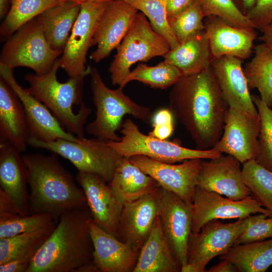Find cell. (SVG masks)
<instances>
[{
  "mask_svg": "<svg viewBox=\"0 0 272 272\" xmlns=\"http://www.w3.org/2000/svg\"><path fill=\"white\" fill-rule=\"evenodd\" d=\"M169 109L184 126L197 149L212 148L224 129L228 105L211 66L183 75L172 86Z\"/></svg>",
  "mask_w": 272,
  "mask_h": 272,
  "instance_id": "obj_1",
  "label": "cell"
},
{
  "mask_svg": "<svg viewBox=\"0 0 272 272\" xmlns=\"http://www.w3.org/2000/svg\"><path fill=\"white\" fill-rule=\"evenodd\" d=\"M87 204L69 210L34 256L27 272H76L93 262V245Z\"/></svg>",
  "mask_w": 272,
  "mask_h": 272,
  "instance_id": "obj_2",
  "label": "cell"
},
{
  "mask_svg": "<svg viewBox=\"0 0 272 272\" xmlns=\"http://www.w3.org/2000/svg\"><path fill=\"white\" fill-rule=\"evenodd\" d=\"M52 153L22 156L28 172L29 215L47 213L57 224L66 211L87 204L82 188Z\"/></svg>",
  "mask_w": 272,
  "mask_h": 272,
  "instance_id": "obj_3",
  "label": "cell"
},
{
  "mask_svg": "<svg viewBox=\"0 0 272 272\" xmlns=\"http://www.w3.org/2000/svg\"><path fill=\"white\" fill-rule=\"evenodd\" d=\"M60 66L58 58L50 70L44 75L26 74L25 79L29 87L26 90L52 111L67 132L83 138L84 125L92 111L82 101L84 81L90 75L92 67L88 66L83 74L60 83L56 77Z\"/></svg>",
  "mask_w": 272,
  "mask_h": 272,
  "instance_id": "obj_4",
  "label": "cell"
},
{
  "mask_svg": "<svg viewBox=\"0 0 272 272\" xmlns=\"http://www.w3.org/2000/svg\"><path fill=\"white\" fill-rule=\"evenodd\" d=\"M90 76L96 112L95 119L85 128L88 134L103 141L118 142L121 137L116 132L125 115H131L147 124L151 122L153 113L150 108L132 101L124 93L123 88H109L97 69L92 67Z\"/></svg>",
  "mask_w": 272,
  "mask_h": 272,
  "instance_id": "obj_5",
  "label": "cell"
},
{
  "mask_svg": "<svg viewBox=\"0 0 272 272\" xmlns=\"http://www.w3.org/2000/svg\"><path fill=\"white\" fill-rule=\"evenodd\" d=\"M116 49L108 71L112 84L123 88L129 83L133 64L164 56L171 48L167 41L153 29L146 16L140 12Z\"/></svg>",
  "mask_w": 272,
  "mask_h": 272,
  "instance_id": "obj_6",
  "label": "cell"
},
{
  "mask_svg": "<svg viewBox=\"0 0 272 272\" xmlns=\"http://www.w3.org/2000/svg\"><path fill=\"white\" fill-rule=\"evenodd\" d=\"M29 145L48 150L67 159L78 172L91 173L108 183L123 157L107 141L80 138L76 142L58 139L44 142L30 138Z\"/></svg>",
  "mask_w": 272,
  "mask_h": 272,
  "instance_id": "obj_7",
  "label": "cell"
},
{
  "mask_svg": "<svg viewBox=\"0 0 272 272\" xmlns=\"http://www.w3.org/2000/svg\"><path fill=\"white\" fill-rule=\"evenodd\" d=\"M62 53L51 48L36 17L7 39L1 54L0 64L13 70L19 66L29 67L35 74L42 75L50 70Z\"/></svg>",
  "mask_w": 272,
  "mask_h": 272,
  "instance_id": "obj_8",
  "label": "cell"
},
{
  "mask_svg": "<svg viewBox=\"0 0 272 272\" xmlns=\"http://www.w3.org/2000/svg\"><path fill=\"white\" fill-rule=\"evenodd\" d=\"M121 140L109 141L107 144L121 156L128 158L142 155L157 161L174 164L192 159H211L222 153L212 148L207 150L192 149L142 133L130 119L121 124Z\"/></svg>",
  "mask_w": 272,
  "mask_h": 272,
  "instance_id": "obj_9",
  "label": "cell"
},
{
  "mask_svg": "<svg viewBox=\"0 0 272 272\" xmlns=\"http://www.w3.org/2000/svg\"><path fill=\"white\" fill-rule=\"evenodd\" d=\"M247 224V217L232 223L209 221L189 237L187 262L181 272H205L209 262L227 253L235 244Z\"/></svg>",
  "mask_w": 272,
  "mask_h": 272,
  "instance_id": "obj_10",
  "label": "cell"
},
{
  "mask_svg": "<svg viewBox=\"0 0 272 272\" xmlns=\"http://www.w3.org/2000/svg\"><path fill=\"white\" fill-rule=\"evenodd\" d=\"M191 233L198 232L204 224L213 220L241 219L262 213L272 217L251 195L240 200H234L218 193L196 186L191 204Z\"/></svg>",
  "mask_w": 272,
  "mask_h": 272,
  "instance_id": "obj_11",
  "label": "cell"
},
{
  "mask_svg": "<svg viewBox=\"0 0 272 272\" xmlns=\"http://www.w3.org/2000/svg\"><path fill=\"white\" fill-rule=\"evenodd\" d=\"M108 1L87 2L81 4L79 15L71 30L60 59V67L70 77L84 73L86 56L97 23Z\"/></svg>",
  "mask_w": 272,
  "mask_h": 272,
  "instance_id": "obj_12",
  "label": "cell"
},
{
  "mask_svg": "<svg viewBox=\"0 0 272 272\" xmlns=\"http://www.w3.org/2000/svg\"><path fill=\"white\" fill-rule=\"evenodd\" d=\"M159 199V216L162 229L181 269L187 262L192 224L191 205L161 187Z\"/></svg>",
  "mask_w": 272,
  "mask_h": 272,
  "instance_id": "obj_13",
  "label": "cell"
},
{
  "mask_svg": "<svg viewBox=\"0 0 272 272\" xmlns=\"http://www.w3.org/2000/svg\"><path fill=\"white\" fill-rule=\"evenodd\" d=\"M129 159L155 180L161 187L192 204L202 159L187 160L179 164L163 162L142 155L133 156Z\"/></svg>",
  "mask_w": 272,
  "mask_h": 272,
  "instance_id": "obj_14",
  "label": "cell"
},
{
  "mask_svg": "<svg viewBox=\"0 0 272 272\" xmlns=\"http://www.w3.org/2000/svg\"><path fill=\"white\" fill-rule=\"evenodd\" d=\"M0 75L11 87L24 107L30 138L49 142L58 139L79 142L80 138L66 131L58 120L41 102L30 94L17 82L13 69L0 64Z\"/></svg>",
  "mask_w": 272,
  "mask_h": 272,
  "instance_id": "obj_15",
  "label": "cell"
},
{
  "mask_svg": "<svg viewBox=\"0 0 272 272\" xmlns=\"http://www.w3.org/2000/svg\"><path fill=\"white\" fill-rule=\"evenodd\" d=\"M259 131L258 117L229 107L222 135L212 149L231 155L243 164L255 158Z\"/></svg>",
  "mask_w": 272,
  "mask_h": 272,
  "instance_id": "obj_16",
  "label": "cell"
},
{
  "mask_svg": "<svg viewBox=\"0 0 272 272\" xmlns=\"http://www.w3.org/2000/svg\"><path fill=\"white\" fill-rule=\"evenodd\" d=\"M138 10L123 0L108 1L96 27L90 58L98 63L116 49L128 32Z\"/></svg>",
  "mask_w": 272,
  "mask_h": 272,
  "instance_id": "obj_17",
  "label": "cell"
},
{
  "mask_svg": "<svg viewBox=\"0 0 272 272\" xmlns=\"http://www.w3.org/2000/svg\"><path fill=\"white\" fill-rule=\"evenodd\" d=\"M202 159L196 180V186L234 200L250 195V190L242 178L241 163L233 156L221 155Z\"/></svg>",
  "mask_w": 272,
  "mask_h": 272,
  "instance_id": "obj_18",
  "label": "cell"
},
{
  "mask_svg": "<svg viewBox=\"0 0 272 272\" xmlns=\"http://www.w3.org/2000/svg\"><path fill=\"white\" fill-rule=\"evenodd\" d=\"M76 180L84 192L93 221L118 239L123 205L117 200L107 183L97 175L81 172H78Z\"/></svg>",
  "mask_w": 272,
  "mask_h": 272,
  "instance_id": "obj_19",
  "label": "cell"
},
{
  "mask_svg": "<svg viewBox=\"0 0 272 272\" xmlns=\"http://www.w3.org/2000/svg\"><path fill=\"white\" fill-rule=\"evenodd\" d=\"M160 188L123 205L118 239L128 243L137 250L140 251L147 240L159 215Z\"/></svg>",
  "mask_w": 272,
  "mask_h": 272,
  "instance_id": "obj_20",
  "label": "cell"
},
{
  "mask_svg": "<svg viewBox=\"0 0 272 272\" xmlns=\"http://www.w3.org/2000/svg\"><path fill=\"white\" fill-rule=\"evenodd\" d=\"M243 61L234 56L224 55L213 59L211 67L228 107L258 117L242 67Z\"/></svg>",
  "mask_w": 272,
  "mask_h": 272,
  "instance_id": "obj_21",
  "label": "cell"
},
{
  "mask_svg": "<svg viewBox=\"0 0 272 272\" xmlns=\"http://www.w3.org/2000/svg\"><path fill=\"white\" fill-rule=\"evenodd\" d=\"M204 25L213 59L230 55L243 60L251 56L255 29L234 26L216 16L205 17Z\"/></svg>",
  "mask_w": 272,
  "mask_h": 272,
  "instance_id": "obj_22",
  "label": "cell"
},
{
  "mask_svg": "<svg viewBox=\"0 0 272 272\" xmlns=\"http://www.w3.org/2000/svg\"><path fill=\"white\" fill-rule=\"evenodd\" d=\"M88 226L93 245V262L100 272L132 271L140 251L99 227L92 218Z\"/></svg>",
  "mask_w": 272,
  "mask_h": 272,
  "instance_id": "obj_23",
  "label": "cell"
},
{
  "mask_svg": "<svg viewBox=\"0 0 272 272\" xmlns=\"http://www.w3.org/2000/svg\"><path fill=\"white\" fill-rule=\"evenodd\" d=\"M18 150L9 141L0 137V189L12 200L19 214L29 215L28 172Z\"/></svg>",
  "mask_w": 272,
  "mask_h": 272,
  "instance_id": "obj_24",
  "label": "cell"
},
{
  "mask_svg": "<svg viewBox=\"0 0 272 272\" xmlns=\"http://www.w3.org/2000/svg\"><path fill=\"white\" fill-rule=\"evenodd\" d=\"M0 137L21 153L29 145L30 134L23 106L11 87L0 78Z\"/></svg>",
  "mask_w": 272,
  "mask_h": 272,
  "instance_id": "obj_25",
  "label": "cell"
},
{
  "mask_svg": "<svg viewBox=\"0 0 272 272\" xmlns=\"http://www.w3.org/2000/svg\"><path fill=\"white\" fill-rule=\"evenodd\" d=\"M107 184L122 205L154 192L160 187L152 177L134 165L129 158L124 157Z\"/></svg>",
  "mask_w": 272,
  "mask_h": 272,
  "instance_id": "obj_26",
  "label": "cell"
},
{
  "mask_svg": "<svg viewBox=\"0 0 272 272\" xmlns=\"http://www.w3.org/2000/svg\"><path fill=\"white\" fill-rule=\"evenodd\" d=\"M175 260L161 226L159 215L139 252L132 272H178Z\"/></svg>",
  "mask_w": 272,
  "mask_h": 272,
  "instance_id": "obj_27",
  "label": "cell"
},
{
  "mask_svg": "<svg viewBox=\"0 0 272 272\" xmlns=\"http://www.w3.org/2000/svg\"><path fill=\"white\" fill-rule=\"evenodd\" d=\"M163 57L164 60L175 65L183 75L207 70L211 66L213 59L205 30L170 49Z\"/></svg>",
  "mask_w": 272,
  "mask_h": 272,
  "instance_id": "obj_28",
  "label": "cell"
},
{
  "mask_svg": "<svg viewBox=\"0 0 272 272\" xmlns=\"http://www.w3.org/2000/svg\"><path fill=\"white\" fill-rule=\"evenodd\" d=\"M80 9V3L66 1L37 17L52 49L63 52Z\"/></svg>",
  "mask_w": 272,
  "mask_h": 272,
  "instance_id": "obj_29",
  "label": "cell"
},
{
  "mask_svg": "<svg viewBox=\"0 0 272 272\" xmlns=\"http://www.w3.org/2000/svg\"><path fill=\"white\" fill-rule=\"evenodd\" d=\"M231 262L240 272H264L272 265V238L234 245L219 256Z\"/></svg>",
  "mask_w": 272,
  "mask_h": 272,
  "instance_id": "obj_30",
  "label": "cell"
},
{
  "mask_svg": "<svg viewBox=\"0 0 272 272\" xmlns=\"http://www.w3.org/2000/svg\"><path fill=\"white\" fill-rule=\"evenodd\" d=\"M254 55L243 69L249 89H257L260 97L272 107V48L261 43L254 47Z\"/></svg>",
  "mask_w": 272,
  "mask_h": 272,
  "instance_id": "obj_31",
  "label": "cell"
},
{
  "mask_svg": "<svg viewBox=\"0 0 272 272\" xmlns=\"http://www.w3.org/2000/svg\"><path fill=\"white\" fill-rule=\"evenodd\" d=\"M66 0H10L11 7L0 27L2 40L8 39L22 26L47 10Z\"/></svg>",
  "mask_w": 272,
  "mask_h": 272,
  "instance_id": "obj_32",
  "label": "cell"
},
{
  "mask_svg": "<svg viewBox=\"0 0 272 272\" xmlns=\"http://www.w3.org/2000/svg\"><path fill=\"white\" fill-rule=\"evenodd\" d=\"M56 225L0 239V264L27 255H35Z\"/></svg>",
  "mask_w": 272,
  "mask_h": 272,
  "instance_id": "obj_33",
  "label": "cell"
},
{
  "mask_svg": "<svg viewBox=\"0 0 272 272\" xmlns=\"http://www.w3.org/2000/svg\"><path fill=\"white\" fill-rule=\"evenodd\" d=\"M242 173L251 195L272 212V172L251 159L242 164Z\"/></svg>",
  "mask_w": 272,
  "mask_h": 272,
  "instance_id": "obj_34",
  "label": "cell"
},
{
  "mask_svg": "<svg viewBox=\"0 0 272 272\" xmlns=\"http://www.w3.org/2000/svg\"><path fill=\"white\" fill-rule=\"evenodd\" d=\"M182 75L177 67L164 60L155 66L139 63L130 71L128 81H137L152 88L164 89L173 86Z\"/></svg>",
  "mask_w": 272,
  "mask_h": 272,
  "instance_id": "obj_35",
  "label": "cell"
},
{
  "mask_svg": "<svg viewBox=\"0 0 272 272\" xmlns=\"http://www.w3.org/2000/svg\"><path fill=\"white\" fill-rule=\"evenodd\" d=\"M143 13L149 20L153 29L168 42L171 49L179 42L168 22L165 8L166 0H123Z\"/></svg>",
  "mask_w": 272,
  "mask_h": 272,
  "instance_id": "obj_36",
  "label": "cell"
},
{
  "mask_svg": "<svg viewBox=\"0 0 272 272\" xmlns=\"http://www.w3.org/2000/svg\"><path fill=\"white\" fill-rule=\"evenodd\" d=\"M251 96L259 121L258 150L254 160L272 172V110L260 97Z\"/></svg>",
  "mask_w": 272,
  "mask_h": 272,
  "instance_id": "obj_37",
  "label": "cell"
},
{
  "mask_svg": "<svg viewBox=\"0 0 272 272\" xmlns=\"http://www.w3.org/2000/svg\"><path fill=\"white\" fill-rule=\"evenodd\" d=\"M57 224L47 213H38L22 216L0 221V239L24 233L31 232Z\"/></svg>",
  "mask_w": 272,
  "mask_h": 272,
  "instance_id": "obj_38",
  "label": "cell"
},
{
  "mask_svg": "<svg viewBox=\"0 0 272 272\" xmlns=\"http://www.w3.org/2000/svg\"><path fill=\"white\" fill-rule=\"evenodd\" d=\"M205 17L216 16L238 27L255 29L233 0H196Z\"/></svg>",
  "mask_w": 272,
  "mask_h": 272,
  "instance_id": "obj_39",
  "label": "cell"
},
{
  "mask_svg": "<svg viewBox=\"0 0 272 272\" xmlns=\"http://www.w3.org/2000/svg\"><path fill=\"white\" fill-rule=\"evenodd\" d=\"M205 18L199 4L196 1L186 10L169 19L168 22L180 44L192 36L205 30Z\"/></svg>",
  "mask_w": 272,
  "mask_h": 272,
  "instance_id": "obj_40",
  "label": "cell"
},
{
  "mask_svg": "<svg viewBox=\"0 0 272 272\" xmlns=\"http://www.w3.org/2000/svg\"><path fill=\"white\" fill-rule=\"evenodd\" d=\"M272 238V217L258 213L247 217L245 228L236 241L235 245L249 243Z\"/></svg>",
  "mask_w": 272,
  "mask_h": 272,
  "instance_id": "obj_41",
  "label": "cell"
},
{
  "mask_svg": "<svg viewBox=\"0 0 272 272\" xmlns=\"http://www.w3.org/2000/svg\"><path fill=\"white\" fill-rule=\"evenodd\" d=\"M246 17L255 29L262 32L272 24V0H255Z\"/></svg>",
  "mask_w": 272,
  "mask_h": 272,
  "instance_id": "obj_42",
  "label": "cell"
},
{
  "mask_svg": "<svg viewBox=\"0 0 272 272\" xmlns=\"http://www.w3.org/2000/svg\"><path fill=\"white\" fill-rule=\"evenodd\" d=\"M173 114L170 109L162 108L153 114V129L149 134L161 140H167L174 130Z\"/></svg>",
  "mask_w": 272,
  "mask_h": 272,
  "instance_id": "obj_43",
  "label": "cell"
},
{
  "mask_svg": "<svg viewBox=\"0 0 272 272\" xmlns=\"http://www.w3.org/2000/svg\"><path fill=\"white\" fill-rule=\"evenodd\" d=\"M35 254L20 257L0 264V272H27Z\"/></svg>",
  "mask_w": 272,
  "mask_h": 272,
  "instance_id": "obj_44",
  "label": "cell"
},
{
  "mask_svg": "<svg viewBox=\"0 0 272 272\" xmlns=\"http://www.w3.org/2000/svg\"><path fill=\"white\" fill-rule=\"evenodd\" d=\"M196 0H166L168 20L177 16L190 7Z\"/></svg>",
  "mask_w": 272,
  "mask_h": 272,
  "instance_id": "obj_45",
  "label": "cell"
},
{
  "mask_svg": "<svg viewBox=\"0 0 272 272\" xmlns=\"http://www.w3.org/2000/svg\"><path fill=\"white\" fill-rule=\"evenodd\" d=\"M20 215L12 200L0 189V221L11 219Z\"/></svg>",
  "mask_w": 272,
  "mask_h": 272,
  "instance_id": "obj_46",
  "label": "cell"
},
{
  "mask_svg": "<svg viewBox=\"0 0 272 272\" xmlns=\"http://www.w3.org/2000/svg\"><path fill=\"white\" fill-rule=\"evenodd\" d=\"M207 271L208 272H238L236 267L227 259L221 260L216 265L212 266Z\"/></svg>",
  "mask_w": 272,
  "mask_h": 272,
  "instance_id": "obj_47",
  "label": "cell"
},
{
  "mask_svg": "<svg viewBox=\"0 0 272 272\" xmlns=\"http://www.w3.org/2000/svg\"><path fill=\"white\" fill-rule=\"evenodd\" d=\"M239 10L246 16L255 0H233Z\"/></svg>",
  "mask_w": 272,
  "mask_h": 272,
  "instance_id": "obj_48",
  "label": "cell"
},
{
  "mask_svg": "<svg viewBox=\"0 0 272 272\" xmlns=\"http://www.w3.org/2000/svg\"><path fill=\"white\" fill-rule=\"evenodd\" d=\"M258 39L268 47L272 48V24L265 29Z\"/></svg>",
  "mask_w": 272,
  "mask_h": 272,
  "instance_id": "obj_49",
  "label": "cell"
},
{
  "mask_svg": "<svg viewBox=\"0 0 272 272\" xmlns=\"http://www.w3.org/2000/svg\"><path fill=\"white\" fill-rule=\"evenodd\" d=\"M76 272H100V271L93 262L81 266Z\"/></svg>",
  "mask_w": 272,
  "mask_h": 272,
  "instance_id": "obj_50",
  "label": "cell"
},
{
  "mask_svg": "<svg viewBox=\"0 0 272 272\" xmlns=\"http://www.w3.org/2000/svg\"><path fill=\"white\" fill-rule=\"evenodd\" d=\"M9 0H0V16L3 18L8 12Z\"/></svg>",
  "mask_w": 272,
  "mask_h": 272,
  "instance_id": "obj_51",
  "label": "cell"
},
{
  "mask_svg": "<svg viewBox=\"0 0 272 272\" xmlns=\"http://www.w3.org/2000/svg\"><path fill=\"white\" fill-rule=\"evenodd\" d=\"M67 1H71V2H76V3H84V2H95V1H111V0H66Z\"/></svg>",
  "mask_w": 272,
  "mask_h": 272,
  "instance_id": "obj_52",
  "label": "cell"
}]
</instances>
